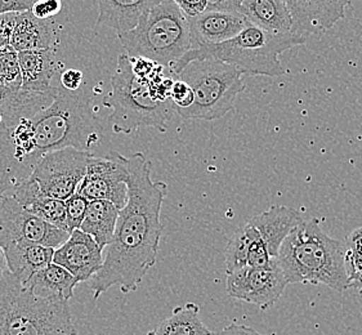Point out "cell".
Returning <instances> with one entry per match:
<instances>
[{"label": "cell", "instance_id": "cell-1", "mask_svg": "<svg viewBox=\"0 0 362 335\" xmlns=\"http://www.w3.org/2000/svg\"><path fill=\"white\" fill-rule=\"evenodd\" d=\"M127 165L128 203L119 213L103 266L89 281L95 299L112 286H119L123 293L136 292L158 259L163 235L160 213L167 184L153 182L151 163L146 160L144 153L127 158Z\"/></svg>", "mask_w": 362, "mask_h": 335}, {"label": "cell", "instance_id": "cell-2", "mask_svg": "<svg viewBox=\"0 0 362 335\" xmlns=\"http://www.w3.org/2000/svg\"><path fill=\"white\" fill-rule=\"evenodd\" d=\"M346 240L326 235L316 219L303 221L283 241L277 259L288 284L326 285L348 289Z\"/></svg>", "mask_w": 362, "mask_h": 335}, {"label": "cell", "instance_id": "cell-3", "mask_svg": "<svg viewBox=\"0 0 362 335\" xmlns=\"http://www.w3.org/2000/svg\"><path fill=\"white\" fill-rule=\"evenodd\" d=\"M34 131L35 158L73 147L92 153L103 139L93 100L79 92H67L58 87L57 95L49 107L30 119Z\"/></svg>", "mask_w": 362, "mask_h": 335}, {"label": "cell", "instance_id": "cell-4", "mask_svg": "<svg viewBox=\"0 0 362 335\" xmlns=\"http://www.w3.org/2000/svg\"><path fill=\"white\" fill-rule=\"evenodd\" d=\"M305 43L307 39L291 33L275 34L250 25L239 35L225 43L204 45L191 49L168 73L174 79L194 61L214 59L235 66L244 75L281 76L286 70L281 65L279 56L288 49Z\"/></svg>", "mask_w": 362, "mask_h": 335}, {"label": "cell", "instance_id": "cell-5", "mask_svg": "<svg viewBox=\"0 0 362 335\" xmlns=\"http://www.w3.org/2000/svg\"><path fill=\"white\" fill-rule=\"evenodd\" d=\"M0 335H79L70 305L26 289L9 271L0 280Z\"/></svg>", "mask_w": 362, "mask_h": 335}, {"label": "cell", "instance_id": "cell-6", "mask_svg": "<svg viewBox=\"0 0 362 335\" xmlns=\"http://www.w3.org/2000/svg\"><path fill=\"white\" fill-rule=\"evenodd\" d=\"M117 37L129 59H150L167 71L192 49L189 21L175 0H158L136 29Z\"/></svg>", "mask_w": 362, "mask_h": 335}, {"label": "cell", "instance_id": "cell-7", "mask_svg": "<svg viewBox=\"0 0 362 335\" xmlns=\"http://www.w3.org/2000/svg\"><path fill=\"white\" fill-rule=\"evenodd\" d=\"M103 103L112 109L109 123L116 134H132L142 127L167 131L168 122L175 114L172 100L156 101L148 84L133 74L131 59L125 53L117 57V67L111 76V92L103 98Z\"/></svg>", "mask_w": 362, "mask_h": 335}, {"label": "cell", "instance_id": "cell-8", "mask_svg": "<svg viewBox=\"0 0 362 335\" xmlns=\"http://www.w3.org/2000/svg\"><path fill=\"white\" fill-rule=\"evenodd\" d=\"M244 74L235 66L214 59L194 61L174 79L186 83L194 102L189 109L175 111L187 120H216L235 110L236 97L245 90Z\"/></svg>", "mask_w": 362, "mask_h": 335}, {"label": "cell", "instance_id": "cell-9", "mask_svg": "<svg viewBox=\"0 0 362 335\" xmlns=\"http://www.w3.org/2000/svg\"><path fill=\"white\" fill-rule=\"evenodd\" d=\"M302 222L300 213L285 205H274L249 219L235 231L247 249V267H262L277 258L285 237Z\"/></svg>", "mask_w": 362, "mask_h": 335}, {"label": "cell", "instance_id": "cell-10", "mask_svg": "<svg viewBox=\"0 0 362 335\" xmlns=\"http://www.w3.org/2000/svg\"><path fill=\"white\" fill-rule=\"evenodd\" d=\"M92 155L73 147L45 153L33 169L29 181L35 186L39 196L66 201L76 194Z\"/></svg>", "mask_w": 362, "mask_h": 335}, {"label": "cell", "instance_id": "cell-11", "mask_svg": "<svg viewBox=\"0 0 362 335\" xmlns=\"http://www.w3.org/2000/svg\"><path fill=\"white\" fill-rule=\"evenodd\" d=\"M128 181L129 170L125 156L115 151L106 156L92 155L76 194L88 201H109L122 211L128 203Z\"/></svg>", "mask_w": 362, "mask_h": 335}, {"label": "cell", "instance_id": "cell-12", "mask_svg": "<svg viewBox=\"0 0 362 335\" xmlns=\"http://www.w3.org/2000/svg\"><path fill=\"white\" fill-rule=\"evenodd\" d=\"M288 285L277 258L262 267H244L227 275L226 290L232 298L267 310L283 295Z\"/></svg>", "mask_w": 362, "mask_h": 335}, {"label": "cell", "instance_id": "cell-13", "mask_svg": "<svg viewBox=\"0 0 362 335\" xmlns=\"http://www.w3.org/2000/svg\"><path fill=\"white\" fill-rule=\"evenodd\" d=\"M69 236L70 233L25 211L12 195L0 199V242L23 240L58 249Z\"/></svg>", "mask_w": 362, "mask_h": 335}, {"label": "cell", "instance_id": "cell-14", "mask_svg": "<svg viewBox=\"0 0 362 335\" xmlns=\"http://www.w3.org/2000/svg\"><path fill=\"white\" fill-rule=\"evenodd\" d=\"M291 17L290 33L305 37L316 35L346 18V9L351 6L349 0L316 1V0H286Z\"/></svg>", "mask_w": 362, "mask_h": 335}, {"label": "cell", "instance_id": "cell-15", "mask_svg": "<svg viewBox=\"0 0 362 335\" xmlns=\"http://www.w3.org/2000/svg\"><path fill=\"white\" fill-rule=\"evenodd\" d=\"M103 249L89 235L74 230L64 245L54 250L53 263L70 272L78 283L90 281L103 266Z\"/></svg>", "mask_w": 362, "mask_h": 335}, {"label": "cell", "instance_id": "cell-16", "mask_svg": "<svg viewBox=\"0 0 362 335\" xmlns=\"http://www.w3.org/2000/svg\"><path fill=\"white\" fill-rule=\"evenodd\" d=\"M187 21L192 49L204 45L225 43L250 26V22L241 13L221 11H205L197 17L187 18Z\"/></svg>", "mask_w": 362, "mask_h": 335}, {"label": "cell", "instance_id": "cell-17", "mask_svg": "<svg viewBox=\"0 0 362 335\" xmlns=\"http://www.w3.org/2000/svg\"><path fill=\"white\" fill-rule=\"evenodd\" d=\"M58 87L47 93H35L23 89L0 86V125L12 129L21 120H29L51 106L57 95Z\"/></svg>", "mask_w": 362, "mask_h": 335}, {"label": "cell", "instance_id": "cell-18", "mask_svg": "<svg viewBox=\"0 0 362 335\" xmlns=\"http://www.w3.org/2000/svg\"><path fill=\"white\" fill-rule=\"evenodd\" d=\"M58 33L51 20H39L31 11L16 16L11 47L17 53L26 51H56Z\"/></svg>", "mask_w": 362, "mask_h": 335}, {"label": "cell", "instance_id": "cell-19", "mask_svg": "<svg viewBox=\"0 0 362 335\" xmlns=\"http://www.w3.org/2000/svg\"><path fill=\"white\" fill-rule=\"evenodd\" d=\"M6 255L7 269L21 284L26 283L37 271L53 262L56 249L43 247L30 241L11 240L0 242Z\"/></svg>", "mask_w": 362, "mask_h": 335}, {"label": "cell", "instance_id": "cell-20", "mask_svg": "<svg viewBox=\"0 0 362 335\" xmlns=\"http://www.w3.org/2000/svg\"><path fill=\"white\" fill-rule=\"evenodd\" d=\"M239 13L250 25L275 34L291 29V17L286 0H239Z\"/></svg>", "mask_w": 362, "mask_h": 335}, {"label": "cell", "instance_id": "cell-21", "mask_svg": "<svg viewBox=\"0 0 362 335\" xmlns=\"http://www.w3.org/2000/svg\"><path fill=\"white\" fill-rule=\"evenodd\" d=\"M158 0H100L97 23L114 30L117 37L137 28L147 8Z\"/></svg>", "mask_w": 362, "mask_h": 335}, {"label": "cell", "instance_id": "cell-22", "mask_svg": "<svg viewBox=\"0 0 362 335\" xmlns=\"http://www.w3.org/2000/svg\"><path fill=\"white\" fill-rule=\"evenodd\" d=\"M54 53L56 51L52 49L18 53L23 90L47 93L53 89L52 79L59 67L54 59Z\"/></svg>", "mask_w": 362, "mask_h": 335}, {"label": "cell", "instance_id": "cell-23", "mask_svg": "<svg viewBox=\"0 0 362 335\" xmlns=\"http://www.w3.org/2000/svg\"><path fill=\"white\" fill-rule=\"evenodd\" d=\"M23 286L43 298L62 299L70 300L74 297V289L79 285L75 277L61 266L52 262L43 270L37 271L30 277Z\"/></svg>", "mask_w": 362, "mask_h": 335}, {"label": "cell", "instance_id": "cell-24", "mask_svg": "<svg viewBox=\"0 0 362 335\" xmlns=\"http://www.w3.org/2000/svg\"><path fill=\"white\" fill-rule=\"evenodd\" d=\"M120 211L109 201H89L84 221L80 231L89 235L100 245V248L109 247L114 237L116 222Z\"/></svg>", "mask_w": 362, "mask_h": 335}, {"label": "cell", "instance_id": "cell-25", "mask_svg": "<svg viewBox=\"0 0 362 335\" xmlns=\"http://www.w3.org/2000/svg\"><path fill=\"white\" fill-rule=\"evenodd\" d=\"M147 335H213V333L200 319V307L195 303H186L175 307L172 315Z\"/></svg>", "mask_w": 362, "mask_h": 335}, {"label": "cell", "instance_id": "cell-26", "mask_svg": "<svg viewBox=\"0 0 362 335\" xmlns=\"http://www.w3.org/2000/svg\"><path fill=\"white\" fill-rule=\"evenodd\" d=\"M22 208L39 218L43 219L52 226L57 227L59 230L70 233L67 228L65 201L51 199V197L39 196L33 199Z\"/></svg>", "mask_w": 362, "mask_h": 335}, {"label": "cell", "instance_id": "cell-27", "mask_svg": "<svg viewBox=\"0 0 362 335\" xmlns=\"http://www.w3.org/2000/svg\"><path fill=\"white\" fill-rule=\"evenodd\" d=\"M0 86L11 89L22 87L18 53L11 45L0 49Z\"/></svg>", "mask_w": 362, "mask_h": 335}, {"label": "cell", "instance_id": "cell-28", "mask_svg": "<svg viewBox=\"0 0 362 335\" xmlns=\"http://www.w3.org/2000/svg\"><path fill=\"white\" fill-rule=\"evenodd\" d=\"M347 255H346V269L348 278L362 271V226L356 228L346 239Z\"/></svg>", "mask_w": 362, "mask_h": 335}, {"label": "cell", "instance_id": "cell-29", "mask_svg": "<svg viewBox=\"0 0 362 335\" xmlns=\"http://www.w3.org/2000/svg\"><path fill=\"white\" fill-rule=\"evenodd\" d=\"M88 205L89 201L79 194H74L73 196L66 200V218H67L69 233H73L74 230H79L86 217Z\"/></svg>", "mask_w": 362, "mask_h": 335}, {"label": "cell", "instance_id": "cell-30", "mask_svg": "<svg viewBox=\"0 0 362 335\" xmlns=\"http://www.w3.org/2000/svg\"><path fill=\"white\" fill-rule=\"evenodd\" d=\"M170 100L173 102L175 111L189 109L194 102V93L186 83L174 79L173 87L170 92Z\"/></svg>", "mask_w": 362, "mask_h": 335}, {"label": "cell", "instance_id": "cell-31", "mask_svg": "<svg viewBox=\"0 0 362 335\" xmlns=\"http://www.w3.org/2000/svg\"><path fill=\"white\" fill-rule=\"evenodd\" d=\"M62 9V3L59 0H45V1H34L31 7V13L39 20H51L57 16Z\"/></svg>", "mask_w": 362, "mask_h": 335}, {"label": "cell", "instance_id": "cell-32", "mask_svg": "<svg viewBox=\"0 0 362 335\" xmlns=\"http://www.w3.org/2000/svg\"><path fill=\"white\" fill-rule=\"evenodd\" d=\"M83 79H84V75L76 69L65 70L59 76L61 87L64 88L67 92H71V93L79 92L80 87L83 84Z\"/></svg>", "mask_w": 362, "mask_h": 335}, {"label": "cell", "instance_id": "cell-33", "mask_svg": "<svg viewBox=\"0 0 362 335\" xmlns=\"http://www.w3.org/2000/svg\"><path fill=\"white\" fill-rule=\"evenodd\" d=\"M34 6V0H0V16L28 12Z\"/></svg>", "mask_w": 362, "mask_h": 335}, {"label": "cell", "instance_id": "cell-34", "mask_svg": "<svg viewBox=\"0 0 362 335\" xmlns=\"http://www.w3.org/2000/svg\"><path fill=\"white\" fill-rule=\"evenodd\" d=\"M17 15L18 13L0 16V49L11 45V37H12Z\"/></svg>", "mask_w": 362, "mask_h": 335}, {"label": "cell", "instance_id": "cell-35", "mask_svg": "<svg viewBox=\"0 0 362 335\" xmlns=\"http://www.w3.org/2000/svg\"><path fill=\"white\" fill-rule=\"evenodd\" d=\"M175 3L186 18H194V17L202 15L208 7V0H196V1L175 0Z\"/></svg>", "mask_w": 362, "mask_h": 335}, {"label": "cell", "instance_id": "cell-36", "mask_svg": "<svg viewBox=\"0 0 362 335\" xmlns=\"http://www.w3.org/2000/svg\"><path fill=\"white\" fill-rule=\"evenodd\" d=\"M213 335H262L253 328H249L241 324H231L225 329H222L218 333H213Z\"/></svg>", "mask_w": 362, "mask_h": 335}, {"label": "cell", "instance_id": "cell-37", "mask_svg": "<svg viewBox=\"0 0 362 335\" xmlns=\"http://www.w3.org/2000/svg\"><path fill=\"white\" fill-rule=\"evenodd\" d=\"M351 288L357 289L358 292L362 293V271L348 278V289H351Z\"/></svg>", "mask_w": 362, "mask_h": 335}, {"label": "cell", "instance_id": "cell-38", "mask_svg": "<svg viewBox=\"0 0 362 335\" xmlns=\"http://www.w3.org/2000/svg\"><path fill=\"white\" fill-rule=\"evenodd\" d=\"M7 261H6V255H4V252H3V249L0 247V280H1V277L3 275L6 274V271H7Z\"/></svg>", "mask_w": 362, "mask_h": 335}, {"label": "cell", "instance_id": "cell-39", "mask_svg": "<svg viewBox=\"0 0 362 335\" xmlns=\"http://www.w3.org/2000/svg\"><path fill=\"white\" fill-rule=\"evenodd\" d=\"M8 131H9V129H6V128H3V127L0 125V147L3 146L4 141L7 139Z\"/></svg>", "mask_w": 362, "mask_h": 335}]
</instances>
